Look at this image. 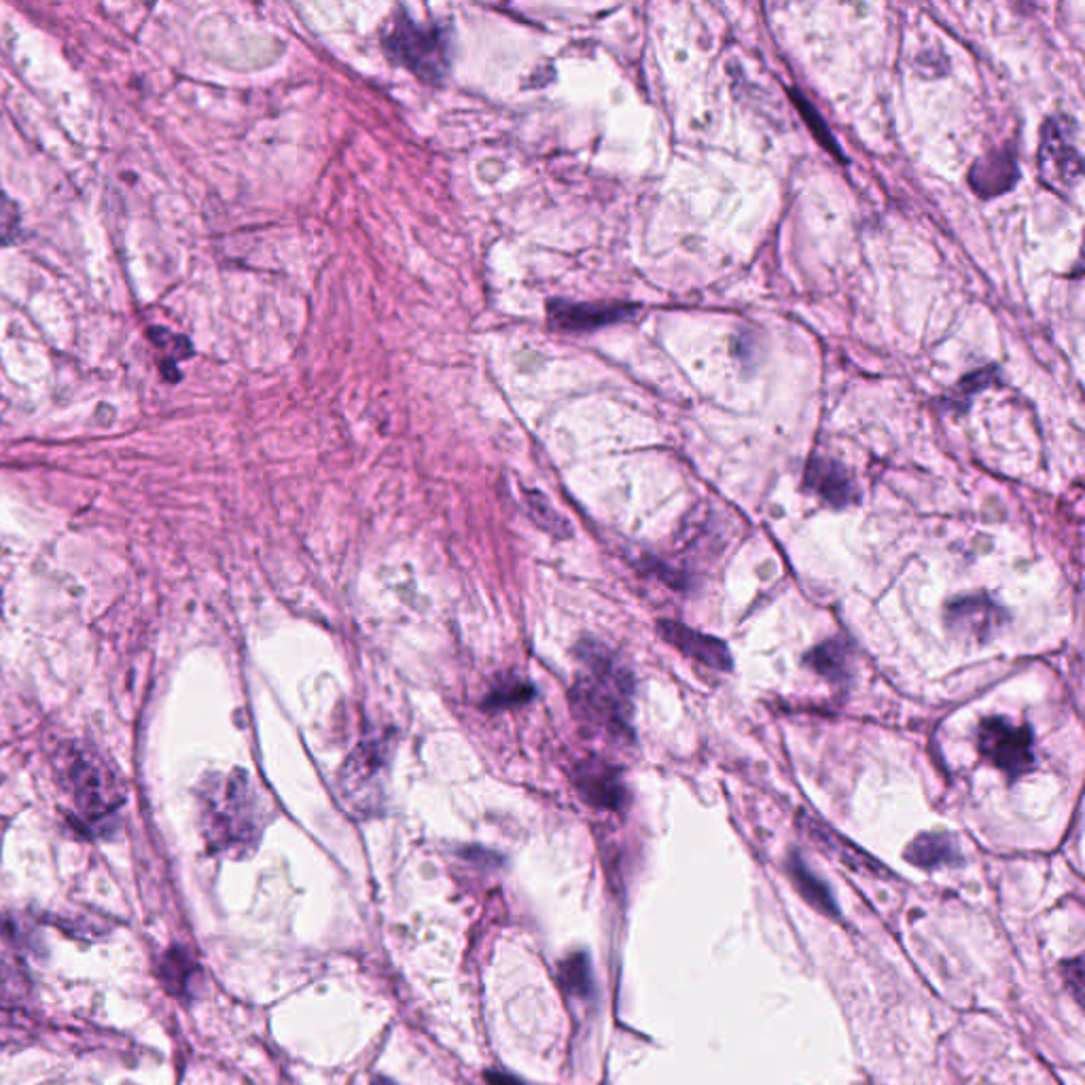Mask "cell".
Instances as JSON below:
<instances>
[{"mask_svg":"<svg viewBox=\"0 0 1085 1085\" xmlns=\"http://www.w3.org/2000/svg\"><path fill=\"white\" fill-rule=\"evenodd\" d=\"M528 505H530V511H532V518L541 524V528L558 535V537H565L566 532L570 530L566 526V521L554 511V507L547 505V500L542 499L541 495H528Z\"/></svg>","mask_w":1085,"mask_h":1085,"instance_id":"44dd1931","label":"cell"},{"mask_svg":"<svg viewBox=\"0 0 1085 1085\" xmlns=\"http://www.w3.org/2000/svg\"><path fill=\"white\" fill-rule=\"evenodd\" d=\"M946 619H948V628L955 634L967 636L969 641L984 643L993 638L1007 624L1009 617L1005 608L1000 607L997 600H993L988 594H969V596H958L948 603Z\"/></svg>","mask_w":1085,"mask_h":1085,"instance_id":"ba28073f","label":"cell"},{"mask_svg":"<svg viewBox=\"0 0 1085 1085\" xmlns=\"http://www.w3.org/2000/svg\"><path fill=\"white\" fill-rule=\"evenodd\" d=\"M1084 170V159L1077 147V126L1071 117H1047L1042 128L1039 174L1054 192L1073 189Z\"/></svg>","mask_w":1085,"mask_h":1085,"instance_id":"52a82bcc","label":"cell"},{"mask_svg":"<svg viewBox=\"0 0 1085 1085\" xmlns=\"http://www.w3.org/2000/svg\"><path fill=\"white\" fill-rule=\"evenodd\" d=\"M199 812L206 844L213 852L246 857L263 831L257 786L244 770L213 774L199 786Z\"/></svg>","mask_w":1085,"mask_h":1085,"instance_id":"7a4b0ae2","label":"cell"},{"mask_svg":"<svg viewBox=\"0 0 1085 1085\" xmlns=\"http://www.w3.org/2000/svg\"><path fill=\"white\" fill-rule=\"evenodd\" d=\"M993 371L995 370L976 371L974 375L965 378V380H962V382H960V384H958V387L955 389L956 397H960V401H958V403H960V405H965V403H967V399H969L971 394H976L981 387H986V384L990 382V378H993Z\"/></svg>","mask_w":1085,"mask_h":1085,"instance_id":"603a6c76","label":"cell"},{"mask_svg":"<svg viewBox=\"0 0 1085 1085\" xmlns=\"http://www.w3.org/2000/svg\"><path fill=\"white\" fill-rule=\"evenodd\" d=\"M0 240H2V232H0Z\"/></svg>","mask_w":1085,"mask_h":1085,"instance_id":"4316f807","label":"cell"},{"mask_svg":"<svg viewBox=\"0 0 1085 1085\" xmlns=\"http://www.w3.org/2000/svg\"><path fill=\"white\" fill-rule=\"evenodd\" d=\"M488 1082L492 1085H526L521 1084L520 1079L502 1075V1073H488Z\"/></svg>","mask_w":1085,"mask_h":1085,"instance_id":"cb8c5ba5","label":"cell"},{"mask_svg":"<svg viewBox=\"0 0 1085 1085\" xmlns=\"http://www.w3.org/2000/svg\"><path fill=\"white\" fill-rule=\"evenodd\" d=\"M803 664L831 683H842V681H847L848 673H850L848 645L840 638L825 641L823 645L805 653Z\"/></svg>","mask_w":1085,"mask_h":1085,"instance_id":"ac0fdd59","label":"cell"},{"mask_svg":"<svg viewBox=\"0 0 1085 1085\" xmlns=\"http://www.w3.org/2000/svg\"><path fill=\"white\" fill-rule=\"evenodd\" d=\"M371 1085H397V1084H394L392 1079H389V1077H382V1075H378V1077H375V1079L371 1082Z\"/></svg>","mask_w":1085,"mask_h":1085,"instance_id":"d4e9b609","label":"cell"},{"mask_svg":"<svg viewBox=\"0 0 1085 1085\" xmlns=\"http://www.w3.org/2000/svg\"><path fill=\"white\" fill-rule=\"evenodd\" d=\"M159 977L173 997L189 1000L196 997L202 969L189 950L174 946L159 962Z\"/></svg>","mask_w":1085,"mask_h":1085,"instance_id":"5bb4252c","label":"cell"},{"mask_svg":"<svg viewBox=\"0 0 1085 1085\" xmlns=\"http://www.w3.org/2000/svg\"><path fill=\"white\" fill-rule=\"evenodd\" d=\"M579 671L570 690L577 716L619 740L634 739V676L607 645L584 638L575 652Z\"/></svg>","mask_w":1085,"mask_h":1085,"instance_id":"6da1fadb","label":"cell"},{"mask_svg":"<svg viewBox=\"0 0 1085 1085\" xmlns=\"http://www.w3.org/2000/svg\"><path fill=\"white\" fill-rule=\"evenodd\" d=\"M786 869H789V876L795 884V889L800 890L803 899L817 908L819 912L827 913V916H838V906L833 901V895L831 890L827 889L823 884V880H819L810 868L803 863L802 854L800 852H791L789 857V863H786Z\"/></svg>","mask_w":1085,"mask_h":1085,"instance_id":"e0dca14e","label":"cell"},{"mask_svg":"<svg viewBox=\"0 0 1085 1085\" xmlns=\"http://www.w3.org/2000/svg\"><path fill=\"white\" fill-rule=\"evenodd\" d=\"M1018 176L1020 173L1016 164V153L1007 149L979 157L969 174V183L977 196L995 197L1009 192L1016 185Z\"/></svg>","mask_w":1085,"mask_h":1085,"instance_id":"4fadbf2b","label":"cell"},{"mask_svg":"<svg viewBox=\"0 0 1085 1085\" xmlns=\"http://www.w3.org/2000/svg\"><path fill=\"white\" fill-rule=\"evenodd\" d=\"M26 988L28 979L22 965H18L9 956L0 955V1000L22 999Z\"/></svg>","mask_w":1085,"mask_h":1085,"instance_id":"ffe728a7","label":"cell"},{"mask_svg":"<svg viewBox=\"0 0 1085 1085\" xmlns=\"http://www.w3.org/2000/svg\"><path fill=\"white\" fill-rule=\"evenodd\" d=\"M66 784L87 823H100L121 803V784L98 753L70 746L66 753Z\"/></svg>","mask_w":1085,"mask_h":1085,"instance_id":"3957f363","label":"cell"},{"mask_svg":"<svg viewBox=\"0 0 1085 1085\" xmlns=\"http://www.w3.org/2000/svg\"><path fill=\"white\" fill-rule=\"evenodd\" d=\"M977 746L981 757L999 768L1011 781L1028 774L1037 763L1030 730L1005 716H988L979 723Z\"/></svg>","mask_w":1085,"mask_h":1085,"instance_id":"8992f818","label":"cell"},{"mask_svg":"<svg viewBox=\"0 0 1085 1085\" xmlns=\"http://www.w3.org/2000/svg\"><path fill=\"white\" fill-rule=\"evenodd\" d=\"M573 781L581 798L592 808L622 812L629 802L628 786L622 776V770L610 765L605 760L581 761L575 772Z\"/></svg>","mask_w":1085,"mask_h":1085,"instance_id":"9c48e42d","label":"cell"},{"mask_svg":"<svg viewBox=\"0 0 1085 1085\" xmlns=\"http://www.w3.org/2000/svg\"><path fill=\"white\" fill-rule=\"evenodd\" d=\"M384 47L397 65L427 84H439L450 66V37L437 26L416 23L408 16L394 20Z\"/></svg>","mask_w":1085,"mask_h":1085,"instance_id":"277c9868","label":"cell"},{"mask_svg":"<svg viewBox=\"0 0 1085 1085\" xmlns=\"http://www.w3.org/2000/svg\"><path fill=\"white\" fill-rule=\"evenodd\" d=\"M535 695V690L530 685H521V683H514V685H502L499 690H495L492 694L486 697L483 706L486 708H507V706H516L520 702H528L530 697Z\"/></svg>","mask_w":1085,"mask_h":1085,"instance_id":"7402d4cb","label":"cell"},{"mask_svg":"<svg viewBox=\"0 0 1085 1085\" xmlns=\"http://www.w3.org/2000/svg\"><path fill=\"white\" fill-rule=\"evenodd\" d=\"M803 486L833 509H844L857 502L859 492L847 467L831 458L814 457L808 462Z\"/></svg>","mask_w":1085,"mask_h":1085,"instance_id":"8fae6325","label":"cell"},{"mask_svg":"<svg viewBox=\"0 0 1085 1085\" xmlns=\"http://www.w3.org/2000/svg\"><path fill=\"white\" fill-rule=\"evenodd\" d=\"M802 827L805 829V831H808V833H810V835H812V838H814V840H817V842H819V844H821V847H825L829 852L838 854V859H840V861H844L848 868L859 869V871H868V873H871V871H876V873L884 871V868H880V863H876V861H873L869 854L861 852L859 848L854 847V844H850L848 840H844L842 835H838L835 831H831V829L823 825L819 819L802 814Z\"/></svg>","mask_w":1085,"mask_h":1085,"instance_id":"2e32d148","label":"cell"},{"mask_svg":"<svg viewBox=\"0 0 1085 1085\" xmlns=\"http://www.w3.org/2000/svg\"><path fill=\"white\" fill-rule=\"evenodd\" d=\"M2 208H4V197H2V194H0V211H2Z\"/></svg>","mask_w":1085,"mask_h":1085,"instance_id":"484cf974","label":"cell"},{"mask_svg":"<svg viewBox=\"0 0 1085 1085\" xmlns=\"http://www.w3.org/2000/svg\"><path fill=\"white\" fill-rule=\"evenodd\" d=\"M389 757L391 751L387 739H368L352 751L346 765L342 768L340 789L344 802L363 817H370L384 800Z\"/></svg>","mask_w":1085,"mask_h":1085,"instance_id":"5b68a950","label":"cell"},{"mask_svg":"<svg viewBox=\"0 0 1085 1085\" xmlns=\"http://www.w3.org/2000/svg\"><path fill=\"white\" fill-rule=\"evenodd\" d=\"M657 629L664 636V641L671 643L674 649L694 657L695 662H700L708 668H715L719 673L732 671L734 664H732L730 649L725 647L723 641H719L715 636L695 632V629L671 622V619H662L657 624Z\"/></svg>","mask_w":1085,"mask_h":1085,"instance_id":"30bf717a","label":"cell"},{"mask_svg":"<svg viewBox=\"0 0 1085 1085\" xmlns=\"http://www.w3.org/2000/svg\"><path fill=\"white\" fill-rule=\"evenodd\" d=\"M636 314V305L626 304H568V302H551L549 304V325L566 331H589L598 326L622 323Z\"/></svg>","mask_w":1085,"mask_h":1085,"instance_id":"7c38bea8","label":"cell"},{"mask_svg":"<svg viewBox=\"0 0 1085 1085\" xmlns=\"http://www.w3.org/2000/svg\"><path fill=\"white\" fill-rule=\"evenodd\" d=\"M560 984L570 997L584 999L592 993V969L589 958L584 952L570 955L560 965Z\"/></svg>","mask_w":1085,"mask_h":1085,"instance_id":"d6986e66","label":"cell"},{"mask_svg":"<svg viewBox=\"0 0 1085 1085\" xmlns=\"http://www.w3.org/2000/svg\"><path fill=\"white\" fill-rule=\"evenodd\" d=\"M906 859L920 869L946 868V866L962 863L955 838L944 831H927L913 838L912 844L906 848Z\"/></svg>","mask_w":1085,"mask_h":1085,"instance_id":"9a60e30c","label":"cell"}]
</instances>
